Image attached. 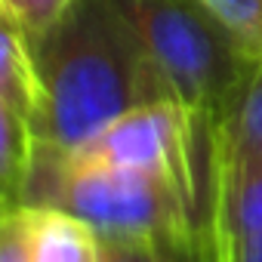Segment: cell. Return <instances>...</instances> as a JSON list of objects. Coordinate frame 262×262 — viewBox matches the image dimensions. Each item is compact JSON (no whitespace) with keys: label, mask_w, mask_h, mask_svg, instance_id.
<instances>
[{"label":"cell","mask_w":262,"mask_h":262,"mask_svg":"<svg viewBox=\"0 0 262 262\" xmlns=\"http://www.w3.org/2000/svg\"><path fill=\"white\" fill-rule=\"evenodd\" d=\"M31 47L43 86L34 129L56 155L77 151L126 111L173 99L114 0H74Z\"/></svg>","instance_id":"6da1fadb"},{"label":"cell","mask_w":262,"mask_h":262,"mask_svg":"<svg viewBox=\"0 0 262 262\" xmlns=\"http://www.w3.org/2000/svg\"><path fill=\"white\" fill-rule=\"evenodd\" d=\"M22 204L59 207L86 222L99 237H133L155 244L198 237L207 216V207L167 176L74 164L40 142Z\"/></svg>","instance_id":"7a4b0ae2"},{"label":"cell","mask_w":262,"mask_h":262,"mask_svg":"<svg viewBox=\"0 0 262 262\" xmlns=\"http://www.w3.org/2000/svg\"><path fill=\"white\" fill-rule=\"evenodd\" d=\"M173 99L213 129L241 96L262 53L222 25L201 0H114Z\"/></svg>","instance_id":"3957f363"},{"label":"cell","mask_w":262,"mask_h":262,"mask_svg":"<svg viewBox=\"0 0 262 262\" xmlns=\"http://www.w3.org/2000/svg\"><path fill=\"white\" fill-rule=\"evenodd\" d=\"M207 216L225 237L262 231V161L222 164L210 151V198Z\"/></svg>","instance_id":"277c9868"},{"label":"cell","mask_w":262,"mask_h":262,"mask_svg":"<svg viewBox=\"0 0 262 262\" xmlns=\"http://www.w3.org/2000/svg\"><path fill=\"white\" fill-rule=\"evenodd\" d=\"M0 99L25 114L34 126L43 108V86L28 34L0 10ZM37 133V129H34Z\"/></svg>","instance_id":"5b68a950"},{"label":"cell","mask_w":262,"mask_h":262,"mask_svg":"<svg viewBox=\"0 0 262 262\" xmlns=\"http://www.w3.org/2000/svg\"><path fill=\"white\" fill-rule=\"evenodd\" d=\"M210 151L222 164H253L262 161V62L244 83L225 117L207 129Z\"/></svg>","instance_id":"8992f818"},{"label":"cell","mask_w":262,"mask_h":262,"mask_svg":"<svg viewBox=\"0 0 262 262\" xmlns=\"http://www.w3.org/2000/svg\"><path fill=\"white\" fill-rule=\"evenodd\" d=\"M28 234L31 262H99V234L59 207H28Z\"/></svg>","instance_id":"52a82bcc"},{"label":"cell","mask_w":262,"mask_h":262,"mask_svg":"<svg viewBox=\"0 0 262 262\" xmlns=\"http://www.w3.org/2000/svg\"><path fill=\"white\" fill-rule=\"evenodd\" d=\"M37 161L34 123L0 99V201H25Z\"/></svg>","instance_id":"ba28073f"},{"label":"cell","mask_w":262,"mask_h":262,"mask_svg":"<svg viewBox=\"0 0 262 262\" xmlns=\"http://www.w3.org/2000/svg\"><path fill=\"white\" fill-rule=\"evenodd\" d=\"M201 4L222 25H228L237 37L262 53V0H201Z\"/></svg>","instance_id":"9c48e42d"},{"label":"cell","mask_w":262,"mask_h":262,"mask_svg":"<svg viewBox=\"0 0 262 262\" xmlns=\"http://www.w3.org/2000/svg\"><path fill=\"white\" fill-rule=\"evenodd\" d=\"M0 262H31L28 207L0 201Z\"/></svg>","instance_id":"30bf717a"},{"label":"cell","mask_w":262,"mask_h":262,"mask_svg":"<svg viewBox=\"0 0 262 262\" xmlns=\"http://www.w3.org/2000/svg\"><path fill=\"white\" fill-rule=\"evenodd\" d=\"M74 0H0V10H4L34 43Z\"/></svg>","instance_id":"8fae6325"},{"label":"cell","mask_w":262,"mask_h":262,"mask_svg":"<svg viewBox=\"0 0 262 262\" xmlns=\"http://www.w3.org/2000/svg\"><path fill=\"white\" fill-rule=\"evenodd\" d=\"M99 262H161L155 241L99 237Z\"/></svg>","instance_id":"7c38bea8"},{"label":"cell","mask_w":262,"mask_h":262,"mask_svg":"<svg viewBox=\"0 0 262 262\" xmlns=\"http://www.w3.org/2000/svg\"><path fill=\"white\" fill-rule=\"evenodd\" d=\"M198 262H228L225 241H222V234L210 216H204L201 231H198Z\"/></svg>","instance_id":"4fadbf2b"},{"label":"cell","mask_w":262,"mask_h":262,"mask_svg":"<svg viewBox=\"0 0 262 262\" xmlns=\"http://www.w3.org/2000/svg\"><path fill=\"white\" fill-rule=\"evenodd\" d=\"M222 241H225V250H228V262H262V231L244 234V237H225L222 234Z\"/></svg>","instance_id":"5bb4252c"},{"label":"cell","mask_w":262,"mask_h":262,"mask_svg":"<svg viewBox=\"0 0 262 262\" xmlns=\"http://www.w3.org/2000/svg\"><path fill=\"white\" fill-rule=\"evenodd\" d=\"M161 262H198V237L191 241H164L158 244Z\"/></svg>","instance_id":"9a60e30c"}]
</instances>
